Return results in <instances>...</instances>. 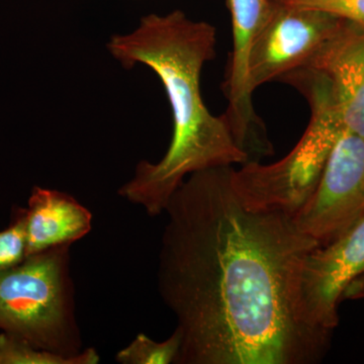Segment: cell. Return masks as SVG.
Listing matches in <instances>:
<instances>
[{
  "label": "cell",
  "instance_id": "13",
  "mask_svg": "<svg viewBox=\"0 0 364 364\" xmlns=\"http://www.w3.org/2000/svg\"><path fill=\"white\" fill-rule=\"evenodd\" d=\"M26 257V212L16 208L11 224L0 232V270L16 267Z\"/></svg>",
  "mask_w": 364,
  "mask_h": 364
},
{
  "label": "cell",
  "instance_id": "9",
  "mask_svg": "<svg viewBox=\"0 0 364 364\" xmlns=\"http://www.w3.org/2000/svg\"><path fill=\"white\" fill-rule=\"evenodd\" d=\"M270 0H227L232 16L233 49L228 64L225 95L226 117L235 142L248 155L249 161H259L272 153L264 126L254 111L250 83V59L254 39Z\"/></svg>",
  "mask_w": 364,
  "mask_h": 364
},
{
  "label": "cell",
  "instance_id": "10",
  "mask_svg": "<svg viewBox=\"0 0 364 364\" xmlns=\"http://www.w3.org/2000/svg\"><path fill=\"white\" fill-rule=\"evenodd\" d=\"M26 212V256L73 244L90 233L92 215L73 196L35 186Z\"/></svg>",
  "mask_w": 364,
  "mask_h": 364
},
{
  "label": "cell",
  "instance_id": "3",
  "mask_svg": "<svg viewBox=\"0 0 364 364\" xmlns=\"http://www.w3.org/2000/svg\"><path fill=\"white\" fill-rule=\"evenodd\" d=\"M64 244L26 256L0 270V330L37 348L81 353L70 275V247Z\"/></svg>",
  "mask_w": 364,
  "mask_h": 364
},
{
  "label": "cell",
  "instance_id": "1",
  "mask_svg": "<svg viewBox=\"0 0 364 364\" xmlns=\"http://www.w3.org/2000/svg\"><path fill=\"white\" fill-rule=\"evenodd\" d=\"M233 166L196 172L170 198L158 291L176 318V364H312L331 337L304 320L299 274L318 244L293 215L251 210Z\"/></svg>",
  "mask_w": 364,
  "mask_h": 364
},
{
  "label": "cell",
  "instance_id": "7",
  "mask_svg": "<svg viewBox=\"0 0 364 364\" xmlns=\"http://www.w3.org/2000/svg\"><path fill=\"white\" fill-rule=\"evenodd\" d=\"M364 215V138L344 132L317 186L293 215L318 247L336 240Z\"/></svg>",
  "mask_w": 364,
  "mask_h": 364
},
{
  "label": "cell",
  "instance_id": "6",
  "mask_svg": "<svg viewBox=\"0 0 364 364\" xmlns=\"http://www.w3.org/2000/svg\"><path fill=\"white\" fill-rule=\"evenodd\" d=\"M344 23L325 11L270 0L251 53L252 90L303 66Z\"/></svg>",
  "mask_w": 364,
  "mask_h": 364
},
{
  "label": "cell",
  "instance_id": "14",
  "mask_svg": "<svg viewBox=\"0 0 364 364\" xmlns=\"http://www.w3.org/2000/svg\"><path fill=\"white\" fill-rule=\"evenodd\" d=\"M296 6L325 11L364 28V0H284Z\"/></svg>",
  "mask_w": 364,
  "mask_h": 364
},
{
  "label": "cell",
  "instance_id": "11",
  "mask_svg": "<svg viewBox=\"0 0 364 364\" xmlns=\"http://www.w3.org/2000/svg\"><path fill=\"white\" fill-rule=\"evenodd\" d=\"M97 351L87 348L73 356L37 348L18 337L0 334V364H97Z\"/></svg>",
  "mask_w": 364,
  "mask_h": 364
},
{
  "label": "cell",
  "instance_id": "2",
  "mask_svg": "<svg viewBox=\"0 0 364 364\" xmlns=\"http://www.w3.org/2000/svg\"><path fill=\"white\" fill-rule=\"evenodd\" d=\"M215 42L214 26L191 20L178 9L144 16L135 30L107 42V51L124 68L144 65L156 73L171 107L173 135L166 154L156 163L139 162L117 191L150 217L164 214L186 176L249 162L224 114L214 116L203 102L200 76L215 57Z\"/></svg>",
  "mask_w": 364,
  "mask_h": 364
},
{
  "label": "cell",
  "instance_id": "5",
  "mask_svg": "<svg viewBox=\"0 0 364 364\" xmlns=\"http://www.w3.org/2000/svg\"><path fill=\"white\" fill-rule=\"evenodd\" d=\"M304 320L332 336L344 299L364 296V215L343 235L308 254L299 284Z\"/></svg>",
  "mask_w": 364,
  "mask_h": 364
},
{
  "label": "cell",
  "instance_id": "12",
  "mask_svg": "<svg viewBox=\"0 0 364 364\" xmlns=\"http://www.w3.org/2000/svg\"><path fill=\"white\" fill-rule=\"evenodd\" d=\"M181 342V332L177 328L162 342L140 333L128 346L117 352L116 361L121 364H176Z\"/></svg>",
  "mask_w": 364,
  "mask_h": 364
},
{
  "label": "cell",
  "instance_id": "8",
  "mask_svg": "<svg viewBox=\"0 0 364 364\" xmlns=\"http://www.w3.org/2000/svg\"><path fill=\"white\" fill-rule=\"evenodd\" d=\"M279 80L304 97L327 98L345 130L364 138V28L345 21L312 58Z\"/></svg>",
  "mask_w": 364,
  "mask_h": 364
},
{
  "label": "cell",
  "instance_id": "4",
  "mask_svg": "<svg viewBox=\"0 0 364 364\" xmlns=\"http://www.w3.org/2000/svg\"><path fill=\"white\" fill-rule=\"evenodd\" d=\"M312 116L305 133L286 156L272 164L249 161L233 169L234 188L251 210H280L293 215L312 195L333 149L343 135V123L322 95L306 97Z\"/></svg>",
  "mask_w": 364,
  "mask_h": 364
}]
</instances>
